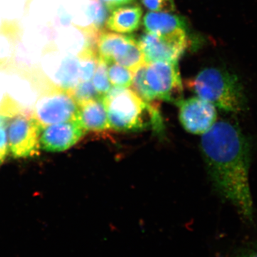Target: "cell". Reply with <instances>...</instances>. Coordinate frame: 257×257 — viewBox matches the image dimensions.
Returning a JSON list of instances; mask_svg holds the SVG:
<instances>
[{
  "mask_svg": "<svg viewBox=\"0 0 257 257\" xmlns=\"http://www.w3.org/2000/svg\"><path fill=\"white\" fill-rule=\"evenodd\" d=\"M201 150L208 174L218 192L236 208L242 217H253L249 187L251 146L249 139L226 120L216 121L203 134Z\"/></svg>",
  "mask_w": 257,
  "mask_h": 257,
  "instance_id": "cell-1",
  "label": "cell"
},
{
  "mask_svg": "<svg viewBox=\"0 0 257 257\" xmlns=\"http://www.w3.org/2000/svg\"><path fill=\"white\" fill-rule=\"evenodd\" d=\"M109 126L118 132H138L148 126L162 128L160 112L133 89L113 87L102 96Z\"/></svg>",
  "mask_w": 257,
  "mask_h": 257,
  "instance_id": "cell-2",
  "label": "cell"
},
{
  "mask_svg": "<svg viewBox=\"0 0 257 257\" xmlns=\"http://www.w3.org/2000/svg\"><path fill=\"white\" fill-rule=\"evenodd\" d=\"M191 89L198 97L227 112H243L247 99L242 83L236 74L217 67L201 71L190 80Z\"/></svg>",
  "mask_w": 257,
  "mask_h": 257,
  "instance_id": "cell-3",
  "label": "cell"
},
{
  "mask_svg": "<svg viewBox=\"0 0 257 257\" xmlns=\"http://www.w3.org/2000/svg\"><path fill=\"white\" fill-rule=\"evenodd\" d=\"M79 105L72 91L58 87L53 82L39 96L33 108L32 116L42 128L77 119Z\"/></svg>",
  "mask_w": 257,
  "mask_h": 257,
  "instance_id": "cell-4",
  "label": "cell"
},
{
  "mask_svg": "<svg viewBox=\"0 0 257 257\" xmlns=\"http://www.w3.org/2000/svg\"><path fill=\"white\" fill-rule=\"evenodd\" d=\"M145 84L154 99L177 103L183 87L177 62H152L145 64Z\"/></svg>",
  "mask_w": 257,
  "mask_h": 257,
  "instance_id": "cell-5",
  "label": "cell"
},
{
  "mask_svg": "<svg viewBox=\"0 0 257 257\" xmlns=\"http://www.w3.org/2000/svg\"><path fill=\"white\" fill-rule=\"evenodd\" d=\"M9 118L8 148L15 158H27L40 155L42 127L33 116L19 114Z\"/></svg>",
  "mask_w": 257,
  "mask_h": 257,
  "instance_id": "cell-6",
  "label": "cell"
},
{
  "mask_svg": "<svg viewBox=\"0 0 257 257\" xmlns=\"http://www.w3.org/2000/svg\"><path fill=\"white\" fill-rule=\"evenodd\" d=\"M146 63L152 62H177L188 46L186 30L168 36L143 34L138 40Z\"/></svg>",
  "mask_w": 257,
  "mask_h": 257,
  "instance_id": "cell-7",
  "label": "cell"
},
{
  "mask_svg": "<svg viewBox=\"0 0 257 257\" xmlns=\"http://www.w3.org/2000/svg\"><path fill=\"white\" fill-rule=\"evenodd\" d=\"M177 104L179 121L189 133L202 135L216 122V106L198 96L181 99Z\"/></svg>",
  "mask_w": 257,
  "mask_h": 257,
  "instance_id": "cell-8",
  "label": "cell"
},
{
  "mask_svg": "<svg viewBox=\"0 0 257 257\" xmlns=\"http://www.w3.org/2000/svg\"><path fill=\"white\" fill-rule=\"evenodd\" d=\"M84 134L77 119L48 125L42 128L40 147L47 152L65 151L78 143Z\"/></svg>",
  "mask_w": 257,
  "mask_h": 257,
  "instance_id": "cell-9",
  "label": "cell"
},
{
  "mask_svg": "<svg viewBox=\"0 0 257 257\" xmlns=\"http://www.w3.org/2000/svg\"><path fill=\"white\" fill-rule=\"evenodd\" d=\"M119 64L134 73L146 64L138 40L133 36L115 33L109 54V64Z\"/></svg>",
  "mask_w": 257,
  "mask_h": 257,
  "instance_id": "cell-10",
  "label": "cell"
},
{
  "mask_svg": "<svg viewBox=\"0 0 257 257\" xmlns=\"http://www.w3.org/2000/svg\"><path fill=\"white\" fill-rule=\"evenodd\" d=\"M77 119L85 132L101 133L110 128L102 96L79 104Z\"/></svg>",
  "mask_w": 257,
  "mask_h": 257,
  "instance_id": "cell-11",
  "label": "cell"
},
{
  "mask_svg": "<svg viewBox=\"0 0 257 257\" xmlns=\"http://www.w3.org/2000/svg\"><path fill=\"white\" fill-rule=\"evenodd\" d=\"M143 13L139 5H121L113 10L108 16L106 28L109 31L118 33H133L140 28Z\"/></svg>",
  "mask_w": 257,
  "mask_h": 257,
  "instance_id": "cell-12",
  "label": "cell"
},
{
  "mask_svg": "<svg viewBox=\"0 0 257 257\" xmlns=\"http://www.w3.org/2000/svg\"><path fill=\"white\" fill-rule=\"evenodd\" d=\"M144 27L149 33L159 36H168L186 30L184 19L170 13L151 12L144 17Z\"/></svg>",
  "mask_w": 257,
  "mask_h": 257,
  "instance_id": "cell-13",
  "label": "cell"
},
{
  "mask_svg": "<svg viewBox=\"0 0 257 257\" xmlns=\"http://www.w3.org/2000/svg\"><path fill=\"white\" fill-rule=\"evenodd\" d=\"M55 84L72 91L80 82V65L78 57L68 56L62 61L55 75Z\"/></svg>",
  "mask_w": 257,
  "mask_h": 257,
  "instance_id": "cell-14",
  "label": "cell"
},
{
  "mask_svg": "<svg viewBox=\"0 0 257 257\" xmlns=\"http://www.w3.org/2000/svg\"><path fill=\"white\" fill-rule=\"evenodd\" d=\"M11 65L12 62H0V116L8 118L19 115L18 109L8 94V72Z\"/></svg>",
  "mask_w": 257,
  "mask_h": 257,
  "instance_id": "cell-15",
  "label": "cell"
},
{
  "mask_svg": "<svg viewBox=\"0 0 257 257\" xmlns=\"http://www.w3.org/2000/svg\"><path fill=\"white\" fill-rule=\"evenodd\" d=\"M108 77L113 87L128 88L133 84L135 73L119 64H107Z\"/></svg>",
  "mask_w": 257,
  "mask_h": 257,
  "instance_id": "cell-16",
  "label": "cell"
},
{
  "mask_svg": "<svg viewBox=\"0 0 257 257\" xmlns=\"http://www.w3.org/2000/svg\"><path fill=\"white\" fill-rule=\"evenodd\" d=\"M86 15L90 22L89 27L97 31H102L108 18V10L105 6L99 1L93 0L92 3L87 7Z\"/></svg>",
  "mask_w": 257,
  "mask_h": 257,
  "instance_id": "cell-17",
  "label": "cell"
},
{
  "mask_svg": "<svg viewBox=\"0 0 257 257\" xmlns=\"http://www.w3.org/2000/svg\"><path fill=\"white\" fill-rule=\"evenodd\" d=\"M92 84L99 95L103 96L111 89L108 77L107 64L104 61H98L97 66L92 77Z\"/></svg>",
  "mask_w": 257,
  "mask_h": 257,
  "instance_id": "cell-18",
  "label": "cell"
},
{
  "mask_svg": "<svg viewBox=\"0 0 257 257\" xmlns=\"http://www.w3.org/2000/svg\"><path fill=\"white\" fill-rule=\"evenodd\" d=\"M72 92L78 105L91 99L101 97L96 92L91 81L79 82Z\"/></svg>",
  "mask_w": 257,
  "mask_h": 257,
  "instance_id": "cell-19",
  "label": "cell"
},
{
  "mask_svg": "<svg viewBox=\"0 0 257 257\" xmlns=\"http://www.w3.org/2000/svg\"><path fill=\"white\" fill-rule=\"evenodd\" d=\"M147 10L151 12L172 13L175 11L174 0H141Z\"/></svg>",
  "mask_w": 257,
  "mask_h": 257,
  "instance_id": "cell-20",
  "label": "cell"
},
{
  "mask_svg": "<svg viewBox=\"0 0 257 257\" xmlns=\"http://www.w3.org/2000/svg\"><path fill=\"white\" fill-rule=\"evenodd\" d=\"M7 126H0V162H4L8 150V138Z\"/></svg>",
  "mask_w": 257,
  "mask_h": 257,
  "instance_id": "cell-21",
  "label": "cell"
},
{
  "mask_svg": "<svg viewBox=\"0 0 257 257\" xmlns=\"http://www.w3.org/2000/svg\"><path fill=\"white\" fill-rule=\"evenodd\" d=\"M108 10H113L121 5L130 4L126 0H99Z\"/></svg>",
  "mask_w": 257,
  "mask_h": 257,
  "instance_id": "cell-22",
  "label": "cell"
},
{
  "mask_svg": "<svg viewBox=\"0 0 257 257\" xmlns=\"http://www.w3.org/2000/svg\"><path fill=\"white\" fill-rule=\"evenodd\" d=\"M57 19H58L59 23H60L61 25L63 26H68L72 20V17L64 10V8H61L59 10Z\"/></svg>",
  "mask_w": 257,
  "mask_h": 257,
  "instance_id": "cell-23",
  "label": "cell"
},
{
  "mask_svg": "<svg viewBox=\"0 0 257 257\" xmlns=\"http://www.w3.org/2000/svg\"><path fill=\"white\" fill-rule=\"evenodd\" d=\"M234 257H257V248L239 253Z\"/></svg>",
  "mask_w": 257,
  "mask_h": 257,
  "instance_id": "cell-24",
  "label": "cell"
},
{
  "mask_svg": "<svg viewBox=\"0 0 257 257\" xmlns=\"http://www.w3.org/2000/svg\"><path fill=\"white\" fill-rule=\"evenodd\" d=\"M8 120H9V118L0 116V126H6V125H8Z\"/></svg>",
  "mask_w": 257,
  "mask_h": 257,
  "instance_id": "cell-25",
  "label": "cell"
},
{
  "mask_svg": "<svg viewBox=\"0 0 257 257\" xmlns=\"http://www.w3.org/2000/svg\"><path fill=\"white\" fill-rule=\"evenodd\" d=\"M126 1H127L128 3H131L132 2L134 1V0H126Z\"/></svg>",
  "mask_w": 257,
  "mask_h": 257,
  "instance_id": "cell-26",
  "label": "cell"
}]
</instances>
